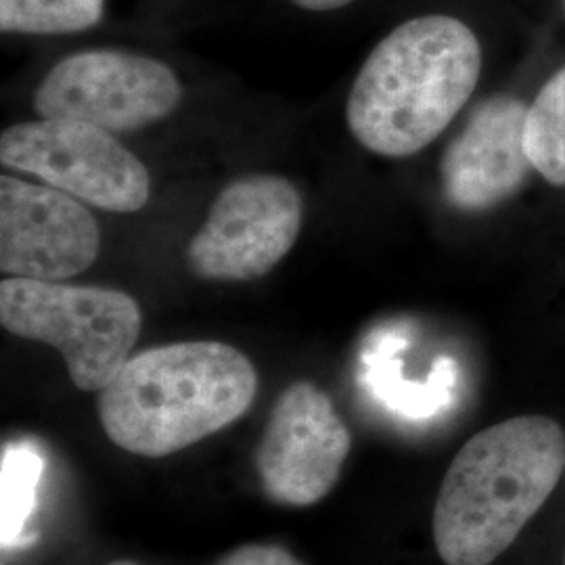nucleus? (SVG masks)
Instances as JSON below:
<instances>
[{"label":"nucleus","instance_id":"obj_16","mask_svg":"<svg viewBox=\"0 0 565 565\" xmlns=\"http://www.w3.org/2000/svg\"><path fill=\"white\" fill-rule=\"evenodd\" d=\"M105 565H137V564H132V562H114V564H105Z\"/></svg>","mask_w":565,"mask_h":565},{"label":"nucleus","instance_id":"obj_17","mask_svg":"<svg viewBox=\"0 0 565 565\" xmlns=\"http://www.w3.org/2000/svg\"><path fill=\"white\" fill-rule=\"evenodd\" d=\"M564 565H565V557H564Z\"/></svg>","mask_w":565,"mask_h":565},{"label":"nucleus","instance_id":"obj_13","mask_svg":"<svg viewBox=\"0 0 565 565\" xmlns=\"http://www.w3.org/2000/svg\"><path fill=\"white\" fill-rule=\"evenodd\" d=\"M105 0H0L4 34H74L95 28Z\"/></svg>","mask_w":565,"mask_h":565},{"label":"nucleus","instance_id":"obj_14","mask_svg":"<svg viewBox=\"0 0 565 565\" xmlns=\"http://www.w3.org/2000/svg\"><path fill=\"white\" fill-rule=\"evenodd\" d=\"M214 565H306L279 545H243L223 555Z\"/></svg>","mask_w":565,"mask_h":565},{"label":"nucleus","instance_id":"obj_5","mask_svg":"<svg viewBox=\"0 0 565 565\" xmlns=\"http://www.w3.org/2000/svg\"><path fill=\"white\" fill-rule=\"evenodd\" d=\"M0 162L105 212L130 214L149 202L141 160L111 132L84 121L15 124L0 137Z\"/></svg>","mask_w":565,"mask_h":565},{"label":"nucleus","instance_id":"obj_11","mask_svg":"<svg viewBox=\"0 0 565 565\" xmlns=\"http://www.w3.org/2000/svg\"><path fill=\"white\" fill-rule=\"evenodd\" d=\"M525 151L553 186H565V67L553 74L527 107Z\"/></svg>","mask_w":565,"mask_h":565},{"label":"nucleus","instance_id":"obj_9","mask_svg":"<svg viewBox=\"0 0 565 565\" xmlns=\"http://www.w3.org/2000/svg\"><path fill=\"white\" fill-rule=\"evenodd\" d=\"M102 231L76 198L55 186L0 177V270L18 279L65 281L88 270Z\"/></svg>","mask_w":565,"mask_h":565},{"label":"nucleus","instance_id":"obj_2","mask_svg":"<svg viewBox=\"0 0 565 565\" xmlns=\"http://www.w3.org/2000/svg\"><path fill=\"white\" fill-rule=\"evenodd\" d=\"M480 72L482 46L467 23L404 21L364 61L345 103L348 128L371 153L415 156L457 118Z\"/></svg>","mask_w":565,"mask_h":565},{"label":"nucleus","instance_id":"obj_3","mask_svg":"<svg viewBox=\"0 0 565 565\" xmlns=\"http://www.w3.org/2000/svg\"><path fill=\"white\" fill-rule=\"evenodd\" d=\"M258 394V373L237 348L181 342L128 359L97 398L107 438L121 450L160 459L243 417Z\"/></svg>","mask_w":565,"mask_h":565},{"label":"nucleus","instance_id":"obj_15","mask_svg":"<svg viewBox=\"0 0 565 565\" xmlns=\"http://www.w3.org/2000/svg\"><path fill=\"white\" fill-rule=\"evenodd\" d=\"M296 7H300L303 11H317V13H323V11H335V9H342L348 7L350 2L354 0H291Z\"/></svg>","mask_w":565,"mask_h":565},{"label":"nucleus","instance_id":"obj_4","mask_svg":"<svg viewBox=\"0 0 565 565\" xmlns=\"http://www.w3.org/2000/svg\"><path fill=\"white\" fill-rule=\"evenodd\" d=\"M0 323L23 340L60 350L84 392H102L141 335L137 300L118 289L9 277L0 282Z\"/></svg>","mask_w":565,"mask_h":565},{"label":"nucleus","instance_id":"obj_7","mask_svg":"<svg viewBox=\"0 0 565 565\" xmlns=\"http://www.w3.org/2000/svg\"><path fill=\"white\" fill-rule=\"evenodd\" d=\"M181 99V82L162 61L97 49L60 61L34 105L41 118L84 121L114 135L163 120Z\"/></svg>","mask_w":565,"mask_h":565},{"label":"nucleus","instance_id":"obj_8","mask_svg":"<svg viewBox=\"0 0 565 565\" xmlns=\"http://www.w3.org/2000/svg\"><path fill=\"white\" fill-rule=\"evenodd\" d=\"M350 446V431L321 387L287 385L256 452L264 494L277 505H317L338 484Z\"/></svg>","mask_w":565,"mask_h":565},{"label":"nucleus","instance_id":"obj_10","mask_svg":"<svg viewBox=\"0 0 565 565\" xmlns=\"http://www.w3.org/2000/svg\"><path fill=\"white\" fill-rule=\"evenodd\" d=\"M525 118L527 105L511 95L473 109L440 163L446 202L461 212H486L520 193L532 170Z\"/></svg>","mask_w":565,"mask_h":565},{"label":"nucleus","instance_id":"obj_18","mask_svg":"<svg viewBox=\"0 0 565 565\" xmlns=\"http://www.w3.org/2000/svg\"><path fill=\"white\" fill-rule=\"evenodd\" d=\"M564 7H565V0H564Z\"/></svg>","mask_w":565,"mask_h":565},{"label":"nucleus","instance_id":"obj_1","mask_svg":"<svg viewBox=\"0 0 565 565\" xmlns=\"http://www.w3.org/2000/svg\"><path fill=\"white\" fill-rule=\"evenodd\" d=\"M565 469L562 425L520 415L471 436L440 486L431 532L446 565H490L541 511Z\"/></svg>","mask_w":565,"mask_h":565},{"label":"nucleus","instance_id":"obj_12","mask_svg":"<svg viewBox=\"0 0 565 565\" xmlns=\"http://www.w3.org/2000/svg\"><path fill=\"white\" fill-rule=\"evenodd\" d=\"M44 459L36 446L13 443L2 450L0 467V532L2 548L25 543V525L39 505Z\"/></svg>","mask_w":565,"mask_h":565},{"label":"nucleus","instance_id":"obj_6","mask_svg":"<svg viewBox=\"0 0 565 565\" xmlns=\"http://www.w3.org/2000/svg\"><path fill=\"white\" fill-rule=\"evenodd\" d=\"M303 205L298 189L275 174L224 186L186 247V264L205 281L243 282L268 275L298 242Z\"/></svg>","mask_w":565,"mask_h":565}]
</instances>
